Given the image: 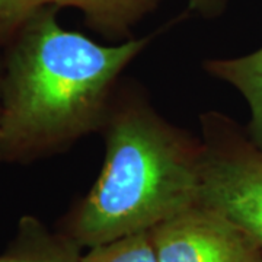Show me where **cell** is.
<instances>
[{"label": "cell", "instance_id": "6da1fadb", "mask_svg": "<svg viewBox=\"0 0 262 262\" xmlns=\"http://www.w3.org/2000/svg\"><path fill=\"white\" fill-rule=\"evenodd\" d=\"M0 79V160L28 162L102 130L118 76L147 44L101 46L42 8L10 39Z\"/></svg>", "mask_w": 262, "mask_h": 262}, {"label": "cell", "instance_id": "7a4b0ae2", "mask_svg": "<svg viewBox=\"0 0 262 262\" xmlns=\"http://www.w3.org/2000/svg\"><path fill=\"white\" fill-rule=\"evenodd\" d=\"M102 131L101 172L58 229L82 249L150 232L200 203L201 141L130 95L111 102Z\"/></svg>", "mask_w": 262, "mask_h": 262}, {"label": "cell", "instance_id": "3957f363", "mask_svg": "<svg viewBox=\"0 0 262 262\" xmlns=\"http://www.w3.org/2000/svg\"><path fill=\"white\" fill-rule=\"evenodd\" d=\"M200 203L242 227L262 248V149L220 113L201 117Z\"/></svg>", "mask_w": 262, "mask_h": 262}, {"label": "cell", "instance_id": "277c9868", "mask_svg": "<svg viewBox=\"0 0 262 262\" xmlns=\"http://www.w3.org/2000/svg\"><path fill=\"white\" fill-rule=\"evenodd\" d=\"M158 262H262V248L226 215L196 204L150 230Z\"/></svg>", "mask_w": 262, "mask_h": 262}, {"label": "cell", "instance_id": "5b68a950", "mask_svg": "<svg viewBox=\"0 0 262 262\" xmlns=\"http://www.w3.org/2000/svg\"><path fill=\"white\" fill-rule=\"evenodd\" d=\"M83 249L61 230H50L39 219L24 215L0 262H82Z\"/></svg>", "mask_w": 262, "mask_h": 262}, {"label": "cell", "instance_id": "8992f818", "mask_svg": "<svg viewBox=\"0 0 262 262\" xmlns=\"http://www.w3.org/2000/svg\"><path fill=\"white\" fill-rule=\"evenodd\" d=\"M206 69L210 75L233 86L244 96L251 111L245 130L249 139L262 149V47L246 56L207 61Z\"/></svg>", "mask_w": 262, "mask_h": 262}, {"label": "cell", "instance_id": "52a82bcc", "mask_svg": "<svg viewBox=\"0 0 262 262\" xmlns=\"http://www.w3.org/2000/svg\"><path fill=\"white\" fill-rule=\"evenodd\" d=\"M82 262H158V258L150 232H141L88 249Z\"/></svg>", "mask_w": 262, "mask_h": 262}, {"label": "cell", "instance_id": "ba28073f", "mask_svg": "<svg viewBox=\"0 0 262 262\" xmlns=\"http://www.w3.org/2000/svg\"><path fill=\"white\" fill-rule=\"evenodd\" d=\"M47 5H53V0H0V42L12 39L31 16Z\"/></svg>", "mask_w": 262, "mask_h": 262}, {"label": "cell", "instance_id": "9c48e42d", "mask_svg": "<svg viewBox=\"0 0 262 262\" xmlns=\"http://www.w3.org/2000/svg\"><path fill=\"white\" fill-rule=\"evenodd\" d=\"M137 0H53V5H72V6H79L89 12H102L106 9H115L120 6L130 5ZM192 5L198 8H211L220 5L223 0H189Z\"/></svg>", "mask_w": 262, "mask_h": 262}, {"label": "cell", "instance_id": "30bf717a", "mask_svg": "<svg viewBox=\"0 0 262 262\" xmlns=\"http://www.w3.org/2000/svg\"><path fill=\"white\" fill-rule=\"evenodd\" d=\"M0 79H2V75H0Z\"/></svg>", "mask_w": 262, "mask_h": 262}]
</instances>
